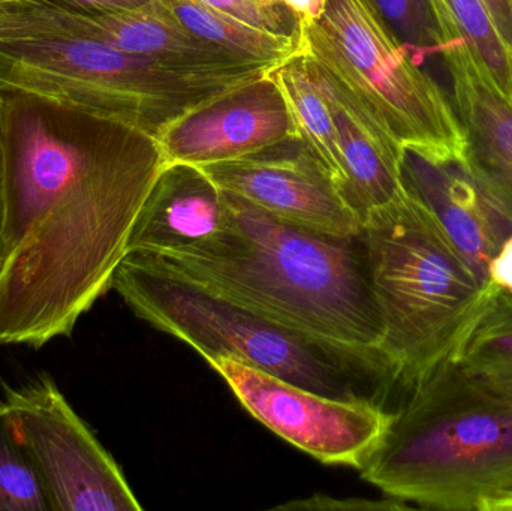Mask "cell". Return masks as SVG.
<instances>
[{
  "instance_id": "obj_1",
  "label": "cell",
  "mask_w": 512,
  "mask_h": 511,
  "mask_svg": "<svg viewBox=\"0 0 512 511\" xmlns=\"http://www.w3.org/2000/svg\"><path fill=\"white\" fill-rule=\"evenodd\" d=\"M2 90L0 347L69 338L111 290L164 168L158 141L119 120Z\"/></svg>"
},
{
  "instance_id": "obj_2",
  "label": "cell",
  "mask_w": 512,
  "mask_h": 511,
  "mask_svg": "<svg viewBox=\"0 0 512 511\" xmlns=\"http://www.w3.org/2000/svg\"><path fill=\"white\" fill-rule=\"evenodd\" d=\"M225 194L227 230L203 245L156 257L391 386L361 234L337 239L312 233Z\"/></svg>"
},
{
  "instance_id": "obj_3",
  "label": "cell",
  "mask_w": 512,
  "mask_h": 511,
  "mask_svg": "<svg viewBox=\"0 0 512 511\" xmlns=\"http://www.w3.org/2000/svg\"><path fill=\"white\" fill-rule=\"evenodd\" d=\"M270 71L170 65L108 44L81 15L36 0L0 5V86L119 120L156 141L174 120Z\"/></svg>"
},
{
  "instance_id": "obj_4",
  "label": "cell",
  "mask_w": 512,
  "mask_h": 511,
  "mask_svg": "<svg viewBox=\"0 0 512 511\" xmlns=\"http://www.w3.org/2000/svg\"><path fill=\"white\" fill-rule=\"evenodd\" d=\"M358 471L394 500L486 511L512 488V395L445 363L408 393Z\"/></svg>"
},
{
  "instance_id": "obj_5",
  "label": "cell",
  "mask_w": 512,
  "mask_h": 511,
  "mask_svg": "<svg viewBox=\"0 0 512 511\" xmlns=\"http://www.w3.org/2000/svg\"><path fill=\"white\" fill-rule=\"evenodd\" d=\"M361 242L384 327L382 356L393 384L409 393L454 362L499 287L474 272L406 188L364 219Z\"/></svg>"
},
{
  "instance_id": "obj_6",
  "label": "cell",
  "mask_w": 512,
  "mask_h": 511,
  "mask_svg": "<svg viewBox=\"0 0 512 511\" xmlns=\"http://www.w3.org/2000/svg\"><path fill=\"white\" fill-rule=\"evenodd\" d=\"M111 290L135 317L185 342L204 360L233 359L337 399L372 398V375L345 357L270 323L198 284L156 255L126 254Z\"/></svg>"
},
{
  "instance_id": "obj_7",
  "label": "cell",
  "mask_w": 512,
  "mask_h": 511,
  "mask_svg": "<svg viewBox=\"0 0 512 511\" xmlns=\"http://www.w3.org/2000/svg\"><path fill=\"white\" fill-rule=\"evenodd\" d=\"M300 30L304 53L399 146L435 159L465 156L451 96L406 50L372 0H325L322 17Z\"/></svg>"
},
{
  "instance_id": "obj_8",
  "label": "cell",
  "mask_w": 512,
  "mask_h": 511,
  "mask_svg": "<svg viewBox=\"0 0 512 511\" xmlns=\"http://www.w3.org/2000/svg\"><path fill=\"white\" fill-rule=\"evenodd\" d=\"M18 440L32 459L51 511H141L119 464L48 374L6 390Z\"/></svg>"
},
{
  "instance_id": "obj_9",
  "label": "cell",
  "mask_w": 512,
  "mask_h": 511,
  "mask_svg": "<svg viewBox=\"0 0 512 511\" xmlns=\"http://www.w3.org/2000/svg\"><path fill=\"white\" fill-rule=\"evenodd\" d=\"M207 365L255 420L324 465L360 470L393 416L375 399L331 398L237 360Z\"/></svg>"
},
{
  "instance_id": "obj_10",
  "label": "cell",
  "mask_w": 512,
  "mask_h": 511,
  "mask_svg": "<svg viewBox=\"0 0 512 511\" xmlns=\"http://www.w3.org/2000/svg\"><path fill=\"white\" fill-rule=\"evenodd\" d=\"M200 168L225 192L295 227L337 239H352L363 231L360 216L301 138Z\"/></svg>"
},
{
  "instance_id": "obj_11",
  "label": "cell",
  "mask_w": 512,
  "mask_h": 511,
  "mask_svg": "<svg viewBox=\"0 0 512 511\" xmlns=\"http://www.w3.org/2000/svg\"><path fill=\"white\" fill-rule=\"evenodd\" d=\"M300 138L270 72L174 120L159 135L164 165H209Z\"/></svg>"
},
{
  "instance_id": "obj_12",
  "label": "cell",
  "mask_w": 512,
  "mask_h": 511,
  "mask_svg": "<svg viewBox=\"0 0 512 511\" xmlns=\"http://www.w3.org/2000/svg\"><path fill=\"white\" fill-rule=\"evenodd\" d=\"M403 185L438 222L483 281L512 234V218L477 179L465 156L435 159L403 149Z\"/></svg>"
},
{
  "instance_id": "obj_13",
  "label": "cell",
  "mask_w": 512,
  "mask_h": 511,
  "mask_svg": "<svg viewBox=\"0 0 512 511\" xmlns=\"http://www.w3.org/2000/svg\"><path fill=\"white\" fill-rule=\"evenodd\" d=\"M441 56L465 132L466 162L512 218V99L465 45H450Z\"/></svg>"
},
{
  "instance_id": "obj_14",
  "label": "cell",
  "mask_w": 512,
  "mask_h": 511,
  "mask_svg": "<svg viewBox=\"0 0 512 511\" xmlns=\"http://www.w3.org/2000/svg\"><path fill=\"white\" fill-rule=\"evenodd\" d=\"M227 194L200 167L164 165L128 240V252L162 255L203 245L230 225Z\"/></svg>"
},
{
  "instance_id": "obj_15",
  "label": "cell",
  "mask_w": 512,
  "mask_h": 511,
  "mask_svg": "<svg viewBox=\"0 0 512 511\" xmlns=\"http://www.w3.org/2000/svg\"><path fill=\"white\" fill-rule=\"evenodd\" d=\"M310 60L330 105L339 138L343 164L340 195L364 221L370 213L393 203L405 192L403 147L373 120L336 78L324 71L312 57Z\"/></svg>"
},
{
  "instance_id": "obj_16",
  "label": "cell",
  "mask_w": 512,
  "mask_h": 511,
  "mask_svg": "<svg viewBox=\"0 0 512 511\" xmlns=\"http://www.w3.org/2000/svg\"><path fill=\"white\" fill-rule=\"evenodd\" d=\"M108 44L126 53L161 60L183 68L240 72L276 66L249 62L189 32L159 0L143 8L86 17Z\"/></svg>"
},
{
  "instance_id": "obj_17",
  "label": "cell",
  "mask_w": 512,
  "mask_h": 511,
  "mask_svg": "<svg viewBox=\"0 0 512 511\" xmlns=\"http://www.w3.org/2000/svg\"><path fill=\"white\" fill-rule=\"evenodd\" d=\"M270 75L285 96L301 140L318 156L340 192L343 164L339 138L312 60L301 51L271 69Z\"/></svg>"
},
{
  "instance_id": "obj_18",
  "label": "cell",
  "mask_w": 512,
  "mask_h": 511,
  "mask_svg": "<svg viewBox=\"0 0 512 511\" xmlns=\"http://www.w3.org/2000/svg\"><path fill=\"white\" fill-rule=\"evenodd\" d=\"M189 32L249 62L277 66L301 53V38H288L243 23L201 0H159Z\"/></svg>"
},
{
  "instance_id": "obj_19",
  "label": "cell",
  "mask_w": 512,
  "mask_h": 511,
  "mask_svg": "<svg viewBox=\"0 0 512 511\" xmlns=\"http://www.w3.org/2000/svg\"><path fill=\"white\" fill-rule=\"evenodd\" d=\"M444 41L462 44L474 54L495 81L498 89L512 99V50L502 41L481 0H427ZM444 53V51H442Z\"/></svg>"
},
{
  "instance_id": "obj_20",
  "label": "cell",
  "mask_w": 512,
  "mask_h": 511,
  "mask_svg": "<svg viewBox=\"0 0 512 511\" xmlns=\"http://www.w3.org/2000/svg\"><path fill=\"white\" fill-rule=\"evenodd\" d=\"M472 377L512 395V294L498 288L456 354Z\"/></svg>"
},
{
  "instance_id": "obj_21",
  "label": "cell",
  "mask_w": 512,
  "mask_h": 511,
  "mask_svg": "<svg viewBox=\"0 0 512 511\" xmlns=\"http://www.w3.org/2000/svg\"><path fill=\"white\" fill-rule=\"evenodd\" d=\"M0 511H51L38 470L0 402Z\"/></svg>"
},
{
  "instance_id": "obj_22",
  "label": "cell",
  "mask_w": 512,
  "mask_h": 511,
  "mask_svg": "<svg viewBox=\"0 0 512 511\" xmlns=\"http://www.w3.org/2000/svg\"><path fill=\"white\" fill-rule=\"evenodd\" d=\"M394 35L420 65L424 57L442 54L444 41L427 0H372Z\"/></svg>"
},
{
  "instance_id": "obj_23",
  "label": "cell",
  "mask_w": 512,
  "mask_h": 511,
  "mask_svg": "<svg viewBox=\"0 0 512 511\" xmlns=\"http://www.w3.org/2000/svg\"><path fill=\"white\" fill-rule=\"evenodd\" d=\"M201 2L265 32L288 36V38H301L297 18L288 9L268 3L267 0H201Z\"/></svg>"
},
{
  "instance_id": "obj_24",
  "label": "cell",
  "mask_w": 512,
  "mask_h": 511,
  "mask_svg": "<svg viewBox=\"0 0 512 511\" xmlns=\"http://www.w3.org/2000/svg\"><path fill=\"white\" fill-rule=\"evenodd\" d=\"M277 510H408L411 509L405 501L394 500L388 497V500L370 501V500H336V498L327 497V495L315 494L306 500H297L294 503L282 504L277 506Z\"/></svg>"
},
{
  "instance_id": "obj_25",
  "label": "cell",
  "mask_w": 512,
  "mask_h": 511,
  "mask_svg": "<svg viewBox=\"0 0 512 511\" xmlns=\"http://www.w3.org/2000/svg\"><path fill=\"white\" fill-rule=\"evenodd\" d=\"M44 5L62 9L69 14L81 17H98V15L117 14L143 8L153 0H36Z\"/></svg>"
},
{
  "instance_id": "obj_26",
  "label": "cell",
  "mask_w": 512,
  "mask_h": 511,
  "mask_svg": "<svg viewBox=\"0 0 512 511\" xmlns=\"http://www.w3.org/2000/svg\"><path fill=\"white\" fill-rule=\"evenodd\" d=\"M489 279L502 290L512 294V234L502 243L498 254L490 261Z\"/></svg>"
},
{
  "instance_id": "obj_27",
  "label": "cell",
  "mask_w": 512,
  "mask_h": 511,
  "mask_svg": "<svg viewBox=\"0 0 512 511\" xmlns=\"http://www.w3.org/2000/svg\"><path fill=\"white\" fill-rule=\"evenodd\" d=\"M288 9L301 27L310 26L324 14L325 0H267Z\"/></svg>"
},
{
  "instance_id": "obj_28",
  "label": "cell",
  "mask_w": 512,
  "mask_h": 511,
  "mask_svg": "<svg viewBox=\"0 0 512 511\" xmlns=\"http://www.w3.org/2000/svg\"><path fill=\"white\" fill-rule=\"evenodd\" d=\"M501 35L502 41L512 50V0H481Z\"/></svg>"
},
{
  "instance_id": "obj_29",
  "label": "cell",
  "mask_w": 512,
  "mask_h": 511,
  "mask_svg": "<svg viewBox=\"0 0 512 511\" xmlns=\"http://www.w3.org/2000/svg\"><path fill=\"white\" fill-rule=\"evenodd\" d=\"M3 189H5V129H3L2 90H0V224H2Z\"/></svg>"
},
{
  "instance_id": "obj_30",
  "label": "cell",
  "mask_w": 512,
  "mask_h": 511,
  "mask_svg": "<svg viewBox=\"0 0 512 511\" xmlns=\"http://www.w3.org/2000/svg\"><path fill=\"white\" fill-rule=\"evenodd\" d=\"M486 511H512V488L493 498L487 504Z\"/></svg>"
},
{
  "instance_id": "obj_31",
  "label": "cell",
  "mask_w": 512,
  "mask_h": 511,
  "mask_svg": "<svg viewBox=\"0 0 512 511\" xmlns=\"http://www.w3.org/2000/svg\"><path fill=\"white\" fill-rule=\"evenodd\" d=\"M9 2H17V0H0V5H3V3H9Z\"/></svg>"
},
{
  "instance_id": "obj_32",
  "label": "cell",
  "mask_w": 512,
  "mask_h": 511,
  "mask_svg": "<svg viewBox=\"0 0 512 511\" xmlns=\"http://www.w3.org/2000/svg\"><path fill=\"white\" fill-rule=\"evenodd\" d=\"M268 3H270V2H268Z\"/></svg>"
}]
</instances>
